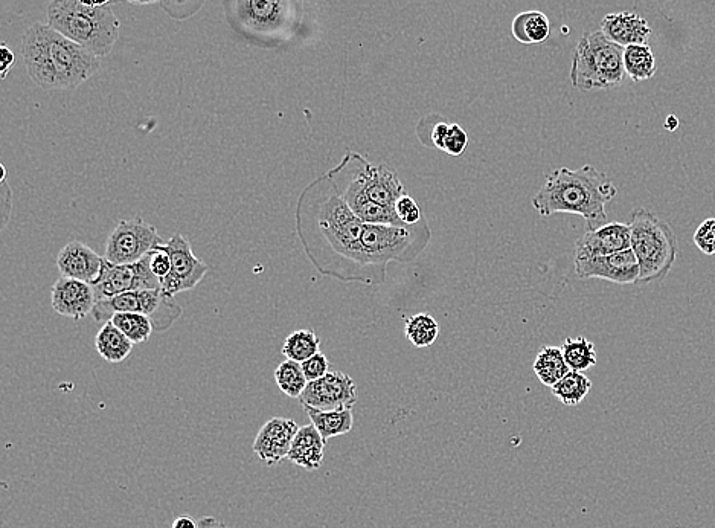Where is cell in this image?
Listing matches in <instances>:
<instances>
[{"instance_id":"277c9868","label":"cell","mask_w":715,"mask_h":528,"mask_svg":"<svg viewBox=\"0 0 715 528\" xmlns=\"http://www.w3.org/2000/svg\"><path fill=\"white\" fill-rule=\"evenodd\" d=\"M304 0H225L229 25L238 36L261 48L292 39L302 20Z\"/></svg>"},{"instance_id":"cb8c5ba5","label":"cell","mask_w":715,"mask_h":528,"mask_svg":"<svg viewBox=\"0 0 715 528\" xmlns=\"http://www.w3.org/2000/svg\"><path fill=\"white\" fill-rule=\"evenodd\" d=\"M533 368L537 379L549 388L554 387L558 380H562L571 371L566 364L562 347H549V345L540 348Z\"/></svg>"},{"instance_id":"f35d334b","label":"cell","mask_w":715,"mask_h":528,"mask_svg":"<svg viewBox=\"0 0 715 528\" xmlns=\"http://www.w3.org/2000/svg\"><path fill=\"white\" fill-rule=\"evenodd\" d=\"M0 60H2V78L7 77L8 71H10L11 66L16 62V57H14V52L8 48L7 45H2L0 48Z\"/></svg>"},{"instance_id":"8d00e7d4","label":"cell","mask_w":715,"mask_h":528,"mask_svg":"<svg viewBox=\"0 0 715 528\" xmlns=\"http://www.w3.org/2000/svg\"><path fill=\"white\" fill-rule=\"evenodd\" d=\"M148 258H150V268L153 274L156 275L159 280H164L171 272L170 255L162 251V249L156 248L148 254Z\"/></svg>"},{"instance_id":"5bb4252c","label":"cell","mask_w":715,"mask_h":528,"mask_svg":"<svg viewBox=\"0 0 715 528\" xmlns=\"http://www.w3.org/2000/svg\"><path fill=\"white\" fill-rule=\"evenodd\" d=\"M575 274L581 280L600 278L616 284H636L639 263L632 248L603 257L575 258Z\"/></svg>"},{"instance_id":"4dcf8cb0","label":"cell","mask_w":715,"mask_h":528,"mask_svg":"<svg viewBox=\"0 0 715 528\" xmlns=\"http://www.w3.org/2000/svg\"><path fill=\"white\" fill-rule=\"evenodd\" d=\"M275 380L279 391L290 399H299L308 385L302 365L290 359L278 365L275 370Z\"/></svg>"},{"instance_id":"d6a6232c","label":"cell","mask_w":715,"mask_h":528,"mask_svg":"<svg viewBox=\"0 0 715 528\" xmlns=\"http://www.w3.org/2000/svg\"><path fill=\"white\" fill-rule=\"evenodd\" d=\"M395 213L403 225H417L424 219L420 205L408 194H404L395 203Z\"/></svg>"},{"instance_id":"ab89813d","label":"cell","mask_w":715,"mask_h":528,"mask_svg":"<svg viewBox=\"0 0 715 528\" xmlns=\"http://www.w3.org/2000/svg\"><path fill=\"white\" fill-rule=\"evenodd\" d=\"M171 528H199V521L191 516H177L171 524Z\"/></svg>"},{"instance_id":"ba28073f","label":"cell","mask_w":715,"mask_h":528,"mask_svg":"<svg viewBox=\"0 0 715 528\" xmlns=\"http://www.w3.org/2000/svg\"><path fill=\"white\" fill-rule=\"evenodd\" d=\"M624 48L604 36L603 31L586 33L575 46L572 86L580 91L613 89L623 84Z\"/></svg>"},{"instance_id":"d6986e66","label":"cell","mask_w":715,"mask_h":528,"mask_svg":"<svg viewBox=\"0 0 715 528\" xmlns=\"http://www.w3.org/2000/svg\"><path fill=\"white\" fill-rule=\"evenodd\" d=\"M601 31L616 45H645L651 36V28L644 17L630 11L607 14L601 22Z\"/></svg>"},{"instance_id":"60d3db41","label":"cell","mask_w":715,"mask_h":528,"mask_svg":"<svg viewBox=\"0 0 715 528\" xmlns=\"http://www.w3.org/2000/svg\"><path fill=\"white\" fill-rule=\"evenodd\" d=\"M199 528H228V525L214 516H203L199 519Z\"/></svg>"},{"instance_id":"4316f807","label":"cell","mask_w":715,"mask_h":528,"mask_svg":"<svg viewBox=\"0 0 715 528\" xmlns=\"http://www.w3.org/2000/svg\"><path fill=\"white\" fill-rule=\"evenodd\" d=\"M563 356L569 370L583 371L597 365V350L594 342L580 336V338H568L562 345Z\"/></svg>"},{"instance_id":"f1b7e54d","label":"cell","mask_w":715,"mask_h":528,"mask_svg":"<svg viewBox=\"0 0 715 528\" xmlns=\"http://www.w3.org/2000/svg\"><path fill=\"white\" fill-rule=\"evenodd\" d=\"M321 348V339L313 330H296L287 336L283 345V355L290 361L302 362L315 356Z\"/></svg>"},{"instance_id":"1f68e13d","label":"cell","mask_w":715,"mask_h":528,"mask_svg":"<svg viewBox=\"0 0 715 528\" xmlns=\"http://www.w3.org/2000/svg\"><path fill=\"white\" fill-rule=\"evenodd\" d=\"M467 147H469V133L465 132L459 124H450L449 133H447L441 152L458 158L467 150Z\"/></svg>"},{"instance_id":"d4e9b609","label":"cell","mask_w":715,"mask_h":528,"mask_svg":"<svg viewBox=\"0 0 715 528\" xmlns=\"http://www.w3.org/2000/svg\"><path fill=\"white\" fill-rule=\"evenodd\" d=\"M592 390V382L581 371H569L562 380L551 388L552 396L566 406H577Z\"/></svg>"},{"instance_id":"7bdbcfd3","label":"cell","mask_w":715,"mask_h":528,"mask_svg":"<svg viewBox=\"0 0 715 528\" xmlns=\"http://www.w3.org/2000/svg\"><path fill=\"white\" fill-rule=\"evenodd\" d=\"M126 2H129V4L133 5H153V4H159V2H165V0H126Z\"/></svg>"},{"instance_id":"7a4b0ae2","label":"cell","mask_w":715,"mask_h":528,"mask_svg":"<svg viewBox=\"0 0 715 528\" xmlns=\"http://www.w3.org/2000/svg\"><path fill=\"white\" fill-rule=\"evenodd\" d=\"M22 57L31 80L45 91L77 89L100 69L98 57L42 23L23 34Z\"/></svg>"},{"instance_id":"30bf717a","label":"cell","mask_w":715,"mask_h":528,"mask_svg":"<svg viewBox=\"0 0 715 528\" xmlns=\"http://www.w3.org/2000/svg\"><path fill=\"white\" fill-rule=\"evenodd\" d=\"M158 229L141 217L121 220L106 243L104 258L115 264H133L162 245Z\"/></svg>"},{"instance_id":"f546056e","label":"cell","mask_w":715,"mask_h":528,"mask_svg":"<svg viewBox=\"0 0 715 528\" xmlns=\"http://www.w3.org/2000/svg\"><path fill=\"white\" fill-rule=\"evenodd\" d=\"M110 321L121 330L133 344L150 341L154 332L153 321L144 313H115Z\"/></svg>"},{"instance_id":"e0dca14e","label":"cell","mask_w":715,"mask_h":528,"mask_svg":"<svg viewBox=\"0 0 715 528\" xmlns=\"http://www.w3.org/2000/svg\"><path fill=\"white\" fill-rule=\"evenodd\" d=\"M632 246L629 223H606L601 228L587 231L575 243V258L603 257L626 251Z\"/></svg>"},{"instance_id":"ac0fdd59","label":"cell","mask_w":715,"mask_h":528,"mask_svg":"<svg viewBox=\"0 0 715 528\" xmlns=\"http://www.w3.org/2000/svg\"><path fill=\"white\" fill-rule=\"evenodd\" d=\"M104 258L80 240L68 243L57 257L61 277L93 284L103 271Z\"/></svg>"},{"instance_id":"ffe728a7","label":"cell","mask_w":715,"mask_h":528,"mask_svg":"<svg viewBox=\"0 0 715 528\" xmlns=\"http://www.w3.org/2000/svg\"><path fill=\"white\" fill-rule=\"evenodd\" d=\"M325 440L315 425L299 428L287 460L307 471H318L324 464Z\"/></svg>"},{"instance_id":"3957f363","label":"cell","mask_w":715,"mask_h":528,"mask_svg":"<svg viewBox=\"0 0 715 528\" xmlns=\"http://www.w3.org/2000/svg\"><path fill=\"white\" fill-rule=\"evenodd\" d=\"M618 190L606 174L592 165L577 170L568 167L552 170L545 185L533 197V207L540 216L575 214L583 217L587 231L606 225V205Z\"/></svg>"},{"instance_id":"2e32d148","label":"cell","mask_w":715,"mask_h":528,"mask_svg":"<svg viewBox=\"0 0 715 528\" xmlns=\"http://www.w3.org/2000/svg\"><path fill=\"white\" fill-rule=\"evenodd\" d=\"M299 426L295 420L275 417L264 423L254 442V452L267 466H275L289 457Z\"/></svg>"},{"instance_id":"44dd1931","label":"cell","mask_w":715,"mask_h":528,"mask_svg":"<svg viewBox=\"0 0 715 528\" xmlns=\"http://www.w3.org/2000/svg\"><path fill=\"white\" fill-rule=\"evenodd\" d=\"M304 409L312 420V425H315L325 442H328L330 438L348 434L353 429L354 416L351 408L324 411V409L304 406Z\"/></svg>"},{"instance_id":"b9f144b4","label":"cell","mask_w":715,"mask_h":528,"mask_svg":"<svg viewBox=\"0 0 715 528\" xmlns=\"http://www.w3.org/2000/svg\"><path fill=\"white\" fill-rule=\"evenodd\" d=\"M78 2H81L83 5H87V7L100 8L107 7V5H110L112 0H78Z\"/></svg>"},{"instance_id":"836d02e7","label":"cell","mask_w":715,"mask_h":528,"mask_svg":"<svg viewBox=\"0 0 715 528\" xmlns=\"http://www.w3.org/2000/svg\"><path fill=\"white\" fill-rule=\"evenodd\" d=\"M694 243L705 255H715V219L700 223L694 234Z\"/></svg>"},{"instance_id":"8992f818","label":"cell","mask_w":715,"mask_h":528,"mask_svg":"<svg viewBox=\"0 0 715 528\" xmlns=\"http://www.w3.org/2000/svg\"><path fill=\"white\" fill-rule=\"evenodd\" d=\"M432 229L426 219L417 225H376L365 223L362 243L366 264L377 283L386 281V269L392 261L411 263L429 246Z\"/></svg>"},{"instance_id":"e575fe53","label":"cell","mask_w":715,"mask_h":528,"mask_svg":"<svg viewBox=\"0 0 715 528\" xmlns=\"http://www.w3.org/2000/svg\"><path fill=\"white\" fill-rule=\"evenodd\" d=\"M205 0H165L162 7L174 19H186L196 14L202 8Z\"/></svg>"},{"instance_id":"74e56055","label":"cell","mask_w":715,"mask_h":528,"mask_svg":"<svg viewBox=\"0 0 715 528\" xmlns=\"http://www.w3.org/2000/svg\"><path fill=\"white\" fill-rule=\"evenodd\" d=\"M450 124L440 121L435 124L430 130V145L435 149L443 150L444 141H446L447 133H449Z\"/></svg>"},{"instance_id":"7c38bea8","label":"cell","mask_w":715,"mask_h":528,"mask_svg":"<svg viewBox=\"0 0 715 528\" xmlns=\"http://www.w3.org/2000/svg\"><path fill=\"white\" fill-rule=\"evenodd\" d=\"M171 258V272L161 280L162 292L170 297L193 290L208 274V264L203 263L193 252L190 240L182 234H174L167 243L158 246Z\"/></svg>"},{"instance_id":"4fadbf2b","label":"cell","mask_w":715,"mask_h":528,"mask_svg":"<svg viewBox=\"0 0 715 528\" xmlns=\"http://www.w3.org/2000/svg\"><path fill=\"white\" fill-rule=\"evenodd\" d=\"M299 402L302 406H312L324 411L353 409L357 403V385L347 373L330 371L321 379L308 382Z\"/></svg>"},{"instance_id":"ee69618b","label":"cell","mask_w":715,"mask_h":528,"mask_svg":"<svg viewBox=\"0 0 715 528\" xmlns=\"http://www.w3.org/2000/svg\"><path fill=\"white\" fill-rule=\"evenodd\" d=\"M677 126H679V123H677L676 116L671 115L670 118H668L667 123H665V127H667L670 132H674Z\"/></svg>"},{"instance_id":"603a6c76","label":"cell","mask_w":715,"mask_h":528,"mask_svg":"<svg viewBox=\"0 0 715 528\" xmlns=\"http://www.w3.org/2000/svg\"><path fill=\"white\" fill-rule=\"evenodd\" d=\"M513 36L523 45H540L551 34V23L542 11H525L514 17Z\"/></svg>"},{"instance_id":"83f0119b","label":"cell","mask_w":715,"mask_h":528,"mask_svg":"<svg viewBox=\"0 0 715 528\" xmlns=\"http://www.w3.org/2000/svg\"><path fill=\"white\" fill-rule=\"evenodd\" d=\"M404 335L417 348H427L435 344L440 335V326L437 319L430 313H417L406 319L404 324Z\"/></svg>"},{"instance_id":"d590c367","label":"cell","mask_w":715,"mask_h":528,"mask_svg":"<svg viewBox=\"0 0 715 528\" xmlns=\"http://www.w3.org/2000/svg\"><path fill=\"white\" fill-rule=\"evenodd\" d=\"M301 365L308 382L321 379L325 374L330 373V362H328L327 356L321 353V351L316 353L315 356H312V358L307 359V361L302 362Z\"/></svg>"},{"instance_id":"9a60e30c","label":"cell","mask_w":715,"mask_h":528,"mask_svg":"<svg viewBox=\"0 0 715 528\" xmlns=\"http://www.w3.org/2000/svg\"><path fill=\"white\" fill-rule=\"evenodd\" d=\"M51 304L58 315L81 321L93 312L97 298L92 284L60 277L52 286Z\"/></svg>"},{"instance_id":"484cf974","label":"cell","mask_w":715,"mask_h":528,"mask_svg":"<svg viewBox=\"0 0 715 528\" xmlns=\"http://www.w3.org/2000/svg\"><path fill=\"white\" fill-rule=\"evenodd\" d=\"M624 68L633 81L650 80L656 74V58L650 46L645 43L624 48Z\"/></svg>"},{"instance_id":"8fae6325","label":"cell","mask_w":715,"mask_h":528,"mask_svg":"<svg viewBox=\"0 0 715 528\" xmlns=\"http://www.w3.org/2000/svg\"><path fill=\"white\" fill-rule=\"evenodd\" d=\"M92 286L97 303L133 290L162 289L161 280L151 271L148 255L133 264H115L104 258L103 271Z\"/></svg>"},{"instance_id":"5b68a950","label":"cell","mask_w":715,"mask_h":528,"mask_svg":"<svg viewBox=\"0 0 715 528\" xmlns=\"http://www.w3.org/2000/svg\"><path fill=\"white\" fill-rule=\"evenodd\" d=\"M48 22L58 33L98 58L112 52L121 29L110 5L93 8L78 0H52L48 5Z\"/></svg>"},{"instance_id":"7402d4cb","label":"cell","mask_w":715,"mask_h":528,"mask_svg":"<svg viewBox=\"0 0 715 528\" xmlns=\"http://www.w3.org/2000/svg\"><path fill=\"white\" fill-rule=\"evenodd\" d=\"M133 345L135 344L112 321L104 322V326L95 338L98 355L109 364L126 361L132 353Z\"/></svg>"},{"instance_id":"6da1fadb","label":"cell","mask_w":715,"mask_h":528,"mask_svg":"<svg viewBox=\"0 0 715 528\" xmlns=\"http://www.w3.org/2000/svg\"><path fill=\"white\" fill-rule=\"evenodd\" d=\"M365 223L353 213L328 174L305 187L296 205V234L305 254L325 277L342 283L379 284L366 264Z\"/></svg>"},{"instance_id":"52a82bcc","label":"cell","mask_w":715,"mask_h":528,"mask_svg":"<svg viewBox=\"0 0 715 528\" xmlns=\"http://www.w3.org/2000/svg\"><path fill=\"white\" fill-rule=\"evenodd\" d=\"M632 251L639 263L641 284L665 280L677 260V240L673 229L655 213L638 208L630 214Z\"/></svg>"},{"instance_id":"9c48e42d","label":"cell","mask_w":715,"mask_h":528,"mask_svg":"<svg viewBox=\"0 0 715 528\" xmlns=\"http://www.w3.org/2000/svg\"><path fill=\"white\" fill-rule=\"evenodd\" d=\"M115 313H144L153 321L154 330L165 332L179 319L182 307L162 289L133 290L95 304L92 316L97 322H107Z\"/></svg>"}]
</instances>
